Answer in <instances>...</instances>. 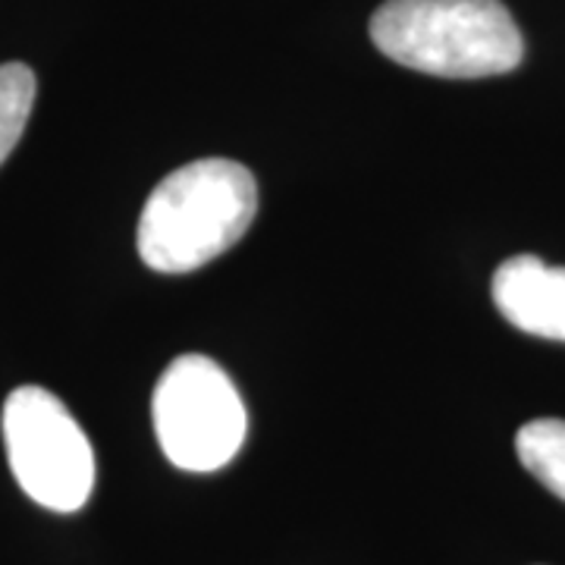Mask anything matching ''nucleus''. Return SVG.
Segmentation results:
<instances>
[{
    "instance_id": "f257e3e1",
    "label": "nucleus",
    "mask_w": 565,
    "mask_h": 565,
    "mask_svg": "<svg viewBox=\"0 0 565 565\" xmlns=\"http://www.w3.org/2000/svg\"><path fill=\"white\" fill-rule=\"evenodd\" d=\"M258 214L252 170L204 158L167 173L139 217V258L158 274L199 270L248 233Z\"/></svg>"
},
{
    "instance_id": "f03ea898",
    "label": "nucleus",
    "mask_w": 565,
    "mask_h": 565,
    "mask_svg": "<svg viewBox=\"0 0 565 565\" xmlns=\"http://www.w3.org/2000/svg\"><path fill=\"white\" fill-rule=\"evenodd\" d=\"M371 41L390 61L440 79L503 76L525 57L500 0H386L371 17Z\"/></svg>"
},
{
    "instance_id": "7ed1b4c3",
    "label": "nucleus",
    "mask_w": 565,
    "mask_h": 565,
    "mask_svg": "<svg viewBox=\"0 0 565 565\" xmlns=\"http://www.w3.org/2000/svg\"><path fill=\"white\" fill-rule=\"evenodd\" d=\"M163 456L182 471H217L233 462L248 434L243 396L207 355H180L167 364L151 399Z\"/></svg>"
},
{
    "instance_id": "20e7f679",
    "label": "nucleus",
    "mask_w": 565,
    "mask_h": 565,
    "mask_svg": "<svg viewBox=\"0 0 565 565\" xmlns=\"http://www.w3.org/2000/svg\"><path fill=\"white\" fill-rule=\"evenodd\" d=\"M3 444L20 487L51 512H76L95 490V452L66 405L20 386L3 403Z\"/></svg>"
},
{
    "instance_id": "39448f33",
    "label": "nucleus",
    "mask_w": 565,
    "mask_h": 565,
    "mask_svg": "<svg viewBox=\"0 0 565 565\" xmlns=\"http://www.w3.org/2000/svg\"><path fill=\"white\" fill-rule=\"evenodd\" d=\"M493 302L512 327L565 343V267H550L537 255H515L493 274Z\"/></svg>"
},
{
    "instance_id": "423d86ee",
    "label": "nucleus",
    "mask_w": 565,
    "mask_h": 565,
    "mask_svg": "<svg viewBox=\"0 0 565 565\" xmlns=\"http://www.w3.org/2000/svg\"><path fill=\"white\" fill-rule=\"evenodd\" d=\"M519 462L541 481V484L565 500V422L563 418H537L527 422L515 434Z\"/></svg>"
},
{
    "instance_id": "0eeeda50",
    "label": "nucleus",
    "mask_w": 565,
    "mask_h": 565,
    "mask_svg": "<svg viewBox=\"0 0 565 565\" xmlns=\"http://www.w3.org/2000/svg\"><path fill=\"white\" fill-rule=\"evenodd\" d=\"M35 104V73L25 63L0 66V163L10 158L25 132Z\"/></svg>"
}]
</instances>
